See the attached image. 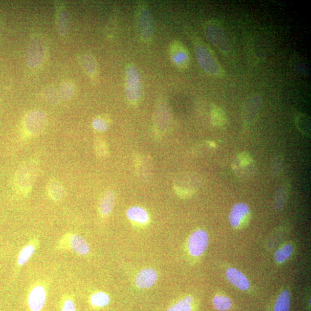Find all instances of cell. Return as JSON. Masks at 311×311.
<instances>
[{
	"label": "cell",
	"mask_w": 311,
	"mask_h": 311,
	"mask_svg": "<svg viewBox=\"0 0 311 311\" xmlns=\"http://www.w3.org/2000/svg\"><path fill=\"white\" fill-rule=\"evenodd\" d=\"M157 126L161 128L162 129H165L168 125V122L170 121V114H169L168 109L165 104H161L158 108L157 113Z\"/></svg>",
	"instance_id": "cell-24"
},
{
	"label": "cell",
	"mask_w": 311,
	"mask_h": 311,
	"mask_svg": "<svg viewBox=\"0 0 311 311\" xmlns=\"http://www.w3.org/2000/svg\"><path fill=\"white\" fill-rule=\"evenodd\" d=\"M114 203H115V194L113 191H107L103 195L99 205L100 213L102 216L106 217L111 213Z\"/></svg>",
	"instance_id": "cell-19"
},
{
	"label": "cell",
	"mask_w": 311,
	"mask_h": 311,
	"mask_svg": "<svg viewBox=\"0 0 311 311\" xmlns=\"http://www.w3.org/2000/svg\"><path fill=\"white\" fill-rule=\"evenodd\" d=\"M45 114L39 111L31 112L26 118L25 128L27 134L35 136L42 131L45 125Z\"/></svg>",
	"instance_id": "cell-13"
},
{
	"label": "cell",
	"mask_w": 311,
	"mask_h": 311,
	"mask_svg": "<svg viewBox=\"0 0 311 311\" xmlns=\"http://www.w3.org/2000/svg\"><path fill=\"white\" fill-rule=\"evenodd\" d=\"M37 173L38 167L34 162L28 161L21 164L15 176L17 188L25 193L30 191L34 185Z\"/></svg>",
	"instance_id": "cell-5"
},
{
	"label": "cell",
	"mask_w": 311,
	"mask_h": 311,
	"mask_svg": "<svg viewBox=\"0 0 311 311\" xmlns=\"http://www.w3.org/2000/svg\"><path fill=\"white\" fill-rule=\"evenodd\" d=\"M210 120L215 126H223L228 122L227 114L221 107L213 105L210 112Z\"/></svg>",
	"instance_id": "cell-21"
},
{
	"label": "cell",
	"mask_w": 311,
	"mask_h": 311,
	"mask_svg": "<svg viewBox=\"0 0 311 311\" xmlns=\"http://www.w3.org/2000/svg\"><path fill=\"white\" fill-rule=\"evenodd\" d=\"M110 302V296L107 293L101 291L94 293L90 298L91 305L95 308L106 307Z\"/></svg>",
	"instance_id": "cell-20"
},
{
	"label": "cell",
	"mask_w": 311,
	"mask_h": 311,
	"mask_svg": "<svg viewBox=\"0 0 311 311\" xmlns=\"http://www.w3.org/2000/svg\"><path fill=\"white\" fill-rule=\"evenodd\" d=\"M195 54L199 65L208 75L220 78L225 76V71L207 45L203 43L196 45Z\"/></svg>",
	"instance_id": "cell-1"
},
{
	"label": "cell",
	"mask_w": 311,
	"mask_h": 311,
	"mask_svg": "<svg viewBox=\"0 0 311 311\" xmlns=\"http://www.w3.org/2000/svg\"><path fill=\"white\" fill-rule=\"evenodd\" d=\"M195 300L193 296L186 295L172 302L166 311H193Z\"/></svg>",
	"instance_id": "cell-16"
},
{
	"label": "cell",
	"mask_w": 311,
	"mask_h": 311,
	"mask_svg": "<svg viewBox=\"0 0 311 311\" xmlns=\"http://www.w3.org/2000/svg\"><path fill=\"white\" fill-rule=\"evenodd\" d=\"M126 215L132 225L138 228H145L150 222V217L147 210L139 206L128 209Z\"/></svg>",
	"instance_id": "cell-12"
},
{
	"label": "cell",
	"mask_w": 311,
	"mask_h": 311,
	"mask_svg": "<svg viewBox=\"0 0 311 311\" xmlns=\"http://www.w3.org/2000/svg\"><path fill=\"white\" fill-rule=\"evenodd\" d=\"M294 70L297 74L301 76H307L310 75L309 66L303 62H295L294 64Z\"/></svg>",
	"instance_id": "cell-31"
},
{
	"label": "cell",
	"mask_w": 311,
	"mask_h": 311,
	"mask_svg": "<svg viewBox=\"0 0 311 311\" xmlns=\"http://www.w3.org/2000/svg\"><path fill=\"white\" fill-rule=\"evenodd\" d=\"M171 60L175 67L181 70L188 69L191 64V56L188 49L181 41L173 40L170 45Z\"/></svg>",
	"instance_id": "cell-9"
},
{
	"label": "cell",
	"mask_w": 311,
	"mask_h": 311,
	"mask_svg": "<svg viewBox=\"0 0 311 311\" xmlns=\"http://www.w3.org/2000/svg\"><path fill=\"white\" fill-rule=\"evenodd\" d=\"M294 251V248L291 244H285L276 251L275 259L277 262L282 263L289 259Z\"/></svg>",
	"instance_id": "cell-26"
},
{
	"label": "cell",
	"mask_w": 311,
	"mask_h": 311,
	"mask_svg": "<svg viewBox=\"0 0 311 311\" xmlns=\"http://www.w3.org/2000/svg\"><path fill=\"white\" fill-rule=\"evenodd\" d=\"M232 168L237 177L243 179L253 177L256 171L254 159L247 152H241L237 156L232 164Z\"/></svg>",
	"instance_id": "cell-7"
},
{
	"label": "cell",
	"mask_w": 311,
	"mask_h": 311,
	"mask_svg": "<svg viewBox=\"0 0 311 311\" xmlns=\"http://www.w3.org/2000/svg\"><path fill=\"white\" fill-rule=\"evenodd\" d=\"M209 244V235L203 229L192 232L187 241V254L192 258H199L207 250Z\"/></svg>",
	"instance_id": "cell-6"
},
{
	"label": "cell",
	"mask_w": 311,
	"mask_h": 311,
	"mask_svg": "<svg viewBox=\"0 0 311 311\" xmlns=\"http://www.w3.org/2000/svg\"><path fill=\"white\" fill-rule=\"evenodd\" d=\"M290 305V293L287 290L283 291L277 297L274 305V311H289Z\"/></svg>",
	"instance_id": "cell-23"
},
{
	"label": "cell",
	"mask_w": 311,
	"mask_h": 311,
	"mask_svg": "<svg viewBox=\"0 0 311 311\" xmlns=\"http://www.w3.org/2000/svg\"><path fill=\"white\" fill-rule=\"evenodd\" d=\"M35 251L34 246L33 245H27L23 249L18 256L17 263L19 266L24 265L33 255Z\"/></svg>",
	"instance_id": "cell-28"
},
{
	"label": "cell",
	"mask_w": 311,
	"mask_h": 311,
	"mask_svg": "<svg viewBox=\"0 0 311 311\" xmlns=\"http://www.w3.org/2000/svg\"><path fill=\"white\" fill-rule=\"evenodd\" d=\"M50 197L55 201L61 200L65 195V190L62 185L56 180L50 182L48 187Z\"/></svg>",
	"instance_id": "cell-22"
},
{
	"label": "cell",
	"mask_w": 311,
	"mask_h": 311,
	"mask_svg": "<svg viewBox=\"0 0 311 311\" xmlns=\"http://www.w3.org/2000/svg\"><path fill=\"white\" fill-rule=\"evenodd\" d=\"M71 249L78 254L86 255L90 253V247L87 242L79 235H72L69 240Z\"/></svg>",
	"instance_id": "cell-17"
},
{
	"label": "cell",
	"mask_w": 311,
	"mask_h": 311,
	"mask_svg": "<svg viewBox=\"0 0 311 311\" xmlns=\"http://www.w3.org/2000/svg\"><path fill=\"white\" fill-rule=\"evenodd\" d=\"M206 36L219 52L227 56L231 53L230 40L220 23L216 20H210L204 27Z\"/></svg>",
	"instance_id": "cell-2"
},
{
	"label": "cell",
	"mask_w": 311,
	"mask_h": 311,
	"mask_svg": "<svg viewBox=\"0 0 311 311\" xmlns=\"http://www.w3.org/2000/svg\"><path fill=\"white\" fill-rule=\"evenodd\" d=\"M228 280L233 285L241 291H247L250 286V282L243 273L234 268H228L226 271Z\"/></svg>",
	"instance_id": "cell-15"
},
{
	"label": "cell",
	"mask_w": 311,
	"mask_h": 311,
	"mask_svg": "<svg viewBox=\"0 0 311 311\" xmlns=\"http://www.w3.org/2000/svg\"><path fill=\"white\" fill-rule=\"evenodd\" d=\"M136 24L141 40L145 43L150 42L154 34L153 20L149 8L145 4H141L137 9Z\"/></svg>",
	"instance_id": "cell-4"
},
{
	"label": "cell",
	"mask_w": 311,
	"mask_h": 311,
	"mask_svg": "<svg viewBox=\"0 0 311 311\" xmlns=\"http://www.w3.org/2000/svg\"><path fill=\"white\" fill-rule=\"evenodd\" d=\"M96 151L100 156H104L107 153L106 143L103 141H98L95 146Z\"/></svg>",
	"instance_id": "cell-33"
},
{
	"label": "cell",
	"mask_w": 311,
	"mask_h": 311,
	"mask_svg": "<svg viewBox=\"0 0 311 311\" xmlns=\"http://www.w3.org/2000/svg\"><path fill=\"white\" fill-rule=\"evenodd\" d=\"M93 126L95 129L100 131H104L107 129V123L100 118L95 119L93 121Z\"/></svg>",
	"instance_id": "cell-32"
},
{
	"label": "cell",
	"mask_w": 311,
	"mask_h": 311,
	"mask_svg": "<svg viewBox=\"0 0 311 311\" xmlns=\"http://www.w3.org/2000/svg\"><path fill=\"white\" fill-rule=\"evenodd\" d=\"M47 300V294L42 286H36L30 292L28 305L31 311H40Z\"/></svg>",
	"instance_id": "cell-14"
},
{
	"label": "cell",
	"mask_w": 311,
	"mask_h": 311,
	"mask_svg": "<svg viewBox=\"0 0 311 311\" xmlns=\"http://www.w3.org/2000/svg\"><path fill=\"white\" fill-rule=\"evenodd\" d=\"M250 218V207L244 203H239L233 205L229 216L231 226L236 230H241L248 226Z\"/></svg>",
	"instance_id": "cell-10"
},
{
	"label": "cell",
	"mask_w": 311,
	"mask_h": 311,
	"mask_svg": "<svg viewBox=\"0 0 311 311\" xmlns=\"http://www.w3.org/2000/svg\"><path fill=\"white\" fill-rule=\"evenodd\" d=\"M61 311H76L74 302L70 299L63 301Z\"/></svg>",
	"instance_id": "cell-34"
},
{
	"label": "cell",
	"mask_w": 311,
	"mask_h": 311,
	"mask_svg": "<svg viewBox=\"0 0 311 311\" xmlns=\"http://www.w3.org/2000/svg\"><path fill=\"white\" fill-rule=\"evenodd\" d=\"M213 304L215 309L224 311L230 309L232 301L228 297L223 295H216L213 297Z\"/></svg>",
	"instance_id": "cell-27"
},
{
	"label": "cell",
	"mask_w": 311,
	"mask_h": 311,
	"mask_svg": "<svg viewBox=\"0 0 311 311\" xmlns=\"http://www.w3.org/2000/svg\"><path fill=\"white\" fill-rule=\"evenodd\" d=\"M263 99L259 94H254L246 99L242 108V120L246 126L253 124L259 116Z\"/></svg>",
	"instance_id": "cell-8"
},
{
	"label": "cell",
	"mask_w": 311,
	"mask_h": 311,
	"mask_svg": "<svg viewBox=\"0 0 311 311\" xmlns=\"http://www.w3.org/2000/svg\"><path fill=\"white\" fill-rule=\"evenodd\" d=\"M296 125L298 129L304 135H309L310 132V121L308 116L304 114H299L295 119Z\"/></svg>",
	"instance_id": "cell-25"
},
{
	"label": "cell",
	"mask_w": 311,
	"mask_h": 311,
	"mask_svg": "<svg viewBox=\"0 0 311 311\" xmlns=\"http://www.w3.org/2000/svg\"><path fill=\"white\" fill-rule=\"evenodd\" d=\"M158 273L152 268L140 270L134 279L135 286L139 290H148L152 287L158 281Z\"/></svg>",
	"instance_id": "cell-11"
},
{
	"label": "cell",
	"mask_w": 311,
	"mask_h": 311,
	"mask_svg": "<svg viewBox=\"0 0 311 311\" xmlns=\"http://www.w3.org/2000/svg\"><path fill=\"white\" fill-rule=\"evenodd\" d=\"M125 94L128 101L132 104H138L143 95L140 73L131 63L126 68Z\"/></svg>",
	"instance_id": "cell-3"
},
{
	"label": "cell",
	"mask_w": 311,
	"mask_h": 311,
	"mask_svg": "<svg viewBox=\"0 0 311 311\" xmlns=\"http://www.w3.org/2000/svg\"><path fill=\"white\" fill-rule=\"evenodd\" d=\"M289 182L283 183L278 187L274 198V205L277 210H281L285 207L290 191Z\"/></svg>",
	"instance_id": "cell-18"
},
{
	"label": "cell",
	"mask_w": 311,
	"mask_h": 311,
	"mask_svg": "<svg viewBox=\"0 0 311 311\" xmlns=\"http://www.w3.org/2000/svg\"><path fill=\"white\" fill-rule=\"evenodd\" d=\"M283 158L282 156L278 155L276 156L275 158L273 159L271 171L272 175L274 176H280L283 171Z\"/></svg>",
	"instance_id": "cell-30"
},
{
	"label": "cell",
	"mask_w": 311,
	"mask_h": 311,
	"mask_svg": "<svg viewBox=\"0 0 311 311\" xmlns=\"http://www.w3.org/2000/svg\"><path fill=\"white\" fill-rule=\"evenodd\" d=\"M83 65L85 71L90 75H95L97 71V63L94 58L91 55H85L83 57Z\"/></svg>",
	"instance_id": "cell-29"
}]
</instances>
